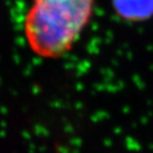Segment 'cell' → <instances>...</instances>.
Listing matches in <instances>:
<instances>
[{"label": "cell", "mask_w": 153, "mask_h": 153, "mask_svg": "<svg viewBox=\"0 0 153 153\" xmlns=\"http://www.w3.org/2000/svg\"><path fill=\"white\" fill-rule=\"evenodd\" d=\"M96 0H32L23 30L30 49L57 59L74 48L95 12Z\"/></svg>", "instance_id": "obj_1"}]
</instances>
